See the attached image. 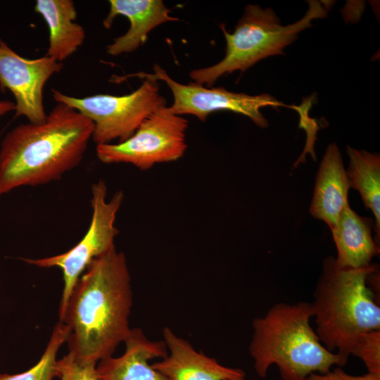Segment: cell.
I'll return each instance as SVG.
<instances>
[{
    "instance_id": "cell-16",
    "label": "cell",
    "mask_w": 380,
    "mask_h": 380,
    "mask_svg": "<svg viewBox=\"0 0 380 380\" xmlns=\"http://www.w3.org/2000/svg\"><path fill=\"white\" fill-rule=\"evenodd\" d=\"M34 11L44 18L49 29L46 56L63 63L85 39L84 27L75 22L77 13L72 0H37Z\"/></svg>"
},
{
    "instance_id": "cell-18",
    "label": "cell",
    "mask_w": 380,
    "mask_h": 380,
    "mask_svg": "<svg viewBox=\"0 0 380 380\" xmlns=\"http://www.w3.org/2000/svg\"><path fill=\"white\" fill-rule=\"evenodd\" d=\"M68 327L59 321L53 328L47 346L39 360L32 367L18 374H0V380H53L56 377L55 365L61 346L67 342Z\"/></svg>"
},
{
    "instance_id": "cell-23",
    "label": "cell",
    "mask_w": 380,
    "mask_h": 380,
    "mask_svg": "<svg viewBox=\"0 0 380 380\" xmlns=\"http://www.w3.org/2000/svg\"><path fill=\"white\" fill-rule=\"evenodd\" d=\"M231 380H245V377H241V378H238V379H231Z\"/></svg>"
},
{
    "instance_id": "cell-20",
    "label": "cell",
    "mask_w": 380,
    "mask_h": 380,
    "mask_svg": "<svg viewBox=\"0 0 380 380\" xmlns=\"http://www.w3.org/2000/svg\"><path fill=\"white\" fill-rule=\"evenodd\" d=\"M351 355L363 362L367 372L380 374V330L364 334L354 347Z\"/></svg>"
},
{
    "instance_id": "cell-24",
    "label": "cell",
    "mask_w": 380,
    "mask_h": 380,
    "mask_svg": "<svg viewBox=\"0 0 380 380\" xmlns=\"http://www.w3.org/2000/svg\"><path fill=\"white\" fill-rule=\"evenodd\" d=\"M1 194H0V196H1Z\"/></svg>"
},
{
    "instance_id": "cell-14",
    "label": "cell",
    "mask_w": 380,
    "mask_h": 380,
    "mask_svg": "<svg viewBox=\"0 0 380 380\" xmlns=\"http://www.w3.org/2000/svg\"><path fill=\"white\" fill-rule=\"evenodd\" d=\"M350 188L340 150L335 143L330 144L317 173L310 214L332 229L343 210L349 205Z\"/></svg>"
},
{
    "instance_id": "cell-13",
    "label": "cell",
    "mask_w": 380,
    "mask_h": 380,
    "mask_svg": "<svg viewBox=\"0 0 380 380\" xmlns=\"http://www.w3.org/2000/svg\"><path fill=\"white\" fill-rule=\"evenodd\" d=\"M125 353L98 362L97 380H167L153 369L148 361L163 358L167 355L164 341H151L138 328L132 329L124 342Z\"/></svg>"
},
{
    "instance_id": "cell-12",
    "label": "cell",
    "mask_w": 380,
    "mask_h": 380,
    "mask_svg": "<svg viewBox=\"0 0 380 380\" xmlns=\"http://www.w3.org/2000/svg\"><path fill=\"white\" fill-rule=\"evenodd\" d=\"M110 9L103 21L109 29L118 15L129 20V27L122 35L116 37L106 46L111 56L129 53L137 50L146 41L148 33L158 25L169 21H177L170 15L171 11L162 0H110Z\"/></svg>"
},
{
    "instance_id": "cell-9",
    "label": "cell",
    "mask_w": 380,
    "mask_h": 380,
    "mask_svg": "<svg viewBox=\"0 0 380 380\" xmlns=\"http://www.w3.org/2000/svg\"><path fill=\"white\" fill-rule=\"evenodd\" d=\"M153 70V73H139L163 81L169 87L173 102L168 107L178 115L189 114L204 122L212 113L229 110L247 116L258 127L265 128L268 122L260 112L261 108L284 106L299 111V107L286 105L268 94L252 96L229 91L223 87H205L194 82L184 84L172 79L158 64L154 65Z\"/></svg>"
},
{
    "instance_id": "cell-11",
    "label": "cell",
    "mask_w": 380,
    "mask_h": 380,
    "mask_svg": "<svg viewBox=\"0 0 380 380\" xmlns=\"http://www.w3.org/2000/svg\"><path fill=\"white\" fill-rule=\"evenodd\" d=\"M167 355L151 365L167 380H231L245 377L243 370L220 364L215 359L196 351L186 340L169 327L163 331Z\"/></svg>"
},
{
    "instance_id": "cell-19",
    "label": "cell",
    "mask_w": 380,
    "mask_h": 380,
    "mask_svg": "<svg viewBox=\"0 0 380 380\" xmlns=\"http://www.w3.org/2000/svg\"><path fill=\"white\" fill-rule=\"evenodd\" d=\"M97 363L83 361L70 352L56 361V377L60 380H97Z\"/></svg>"
},
{
    "instance_id": "cell-21",
    "label": "cell",
    "mask_w": 380,
    "mask_h": 380,
    "mask_svg": "<svg viewBox=\"0 0 380 380\" xmlns=\"http://www.w3.org/2000/svg\"><path fill=\"white\" fill-rule=\"evenodd\" d=\"M305 380H380V374L367 372L364 375L353 376L338 367L325 374L312 373Z\"/></svg>"
},
{
    "instance_id": "cell-17",
    "label": "cell",
    "mask_w": 380,
    "mask_h": 380,
    "mask_svg": "<svg viewBox=\"0 0 380 380\" xmlns=\"http://www.w3.org/2000/svg\"><path fill=\"white\" fill-rule=\"evenodd\" d=\"M349 165L346 171L350 186L360 194L367 208L375 217L374 231L380 236V156L365 150L347 146ZM376 240V242H377Z\"/></svg>"
},
{
    "instance_id": "cell-15",
    "label": "cell",
    "mask_w": 380,
    "mask_h": 380,
    "mask_svg": "<svg viewBox=\"0 0 380 380\" xmlns=\"http://www.w3.org/2000/svg\"><path fill=\"white\" fill-rule=\"evenodd\" d=\"M372 219L357 215L348 205L331 229L337 249V264L341 267L358 268L367 266L379 248L373 239Z\"/></svg>"
},
{
    "instance_id": "cell-10",
    "label": "cell",
    "mask_w": 380,
    "mask_h": 380,
    "mask_svg": "<svg viewBox=\"0 0 380 380\" xmlns=\"http://www.w3.org/2000/svg\"><path fill=\"white\" fill-rule=\"evenodd\" d=\"M63 68L46 56L27 58L13 51L0 38V88L13 95L15 117H25L29 122L39 124L45 121L43 90L45 84Z\"/></svg>"
},
{
    "instance_id": "cell-3",
    "label": "cell",
    "mask_w": 380,
    "mask_h": 380,
    "mask_svg": "<svg viewBox=\"0 0 380 380\" xmlns=\"http://www.w3.org/2000/svg\"><path fill=\"white\" fill-rule=\"evenodd\" d=\"M376 265L340 267L333 256L324 260L310 303L315 332L322 344L346 365L367 332L380 330V307L367 286Z\"/></svg>"
},
{
    "instance_id": "cell-22",
    "label": "cell",
    "mask_w": 380,
    "mask_h": 380,
    "mask_svg": "<svg viewBox=\"0 0 380 380\" xmlns=\"http://www.w3.org/2000/svg\"><path fill=\"white\" fill-rule=\"evenodd\" d=\"M15 103L9 100H0V118L5 114L15 110Z\"/></svg>"
},
{
    "instance_id": "cell-7",
    "label": "cell",
    "mask_w": 380,
    "mask_h": 380,
    "mask_svg": "<svg viewBox=\"0 0 380 380\" xmlns=\"http://www.w3.org/2000/svg\"><path fill=\"white\" fill-rule=\"evenodd\" d=\"M107 187L99 180L91 186L92 215L83 238L69 251L53 256L33 259L20 258L27 264L42 268L59 267L63 272V289L59 306V320L63 317L72 291L88 265L96 258L115 247L118 230L115 225L124 195L118 191L106 199Z\"/></svg>"
},
{
    "instance_id": "cell-2",
    "label": "cell",
    "mask_w": 380,
    "mask_h": 380,
    "mask_svg": "<svg viewBox=\"0 0 380 380\" xmlns=\"http://www.w3.org/2000/svg\"><path fill=\"white\" fill-rule=\"evenodd\" d=\"M94 129L89 118L61 103L44 122L12 129L0 146V194L61 179L80 164Z\"/></svg>"
},
{
    "instance_id": "cell-1",
    "label": "cell",
    "mask_w": 380,
    "mask_h": 380,
    "mask_svg": "<svg viewBox=\"0 0 380 380\" xmlns=\"http://www.w3.org/2000/svg\"><path fill=\"white\" fill-rule=\"evenodd\" d=\"M132 305L126 258L114 247L88 265L59 320L69 330V351L81 360L96 363L112 356L131 331Z\"/></svg>"
},
{
    "instance_id": "cell-6",
    "label": "cell",
    "mask_w": 380,
    "mask_h": 380,
    "mask_svg": "<svg viewBox=\"0 0 380 380\" xmlns=\"http://www.w3.org/2000/svg\"><path fill=\"white\" fill-rule=\"evenodd\" d=\"M130 77L144 80L135 91L122 96L99 94L78 98L56 89L51 90L52 96L57 103L75 109L94 123L92 139L96 145L115 140L122 142L129 138L149 115L166 106L157 80L138 72L116 77L115 80L121 82Z\"/></svg>"
},
{
    "instance_id": "cell-8",
    "label": "cell",
    "mask_w": 380,
    "mask_h": 380,
    "mask_svg": "<svg viewBox=\"0 0 380 380\" xmlns=\"http://www.w3.org/2000/svg\"><path fill=\"white\" fill-rule=\"evenodd\" d=\"M187 127L186 119L164 106L149 115L127 139L96 145V156L103 163H129L141 170H148L184 156Z\"/></svg>"
},
{
    "instance_id": "cell-4",
    "label": "cell",
    "mask_w": 380,
    "mask_h": 380,
    "mask_svg": "<svg viewBox=\"0 0 380 380\" xmlns=\"http://www.w3.org/2000/svg\"><path fill=\"white\" fill-rule=\"evenodd\" d=\"M312 317L310 303L281 302L253 320L248 350L260 378L266 377L273 365L282 380H305L312 373L328 372L333 365L345 366L322 344L310 324Z\"/></svg>"
},
{
    "instance_id": "cell-5",
    "label": "cell",
    "mask_w": 380,
    "mask_h": 380,
    "mask_svg": "<svg viewBox=\"0 0 380 380\" xmlns=\"http://www.w3.org/2000/svg\"><path fill=\"white\" fill-rule=\"evenodd\" d=\"M326 8L319 1H310L300 20L284 26L272 8L246 6L233 32H229L223 24L220 26L226 40L222 60L191 71V79L196 84L210 87L223 75L236 70L244 72L262 59L284 54V49L297 39L299 32L310 27L314 19L326 17Z\"/></svg>"
}]
</instances>
